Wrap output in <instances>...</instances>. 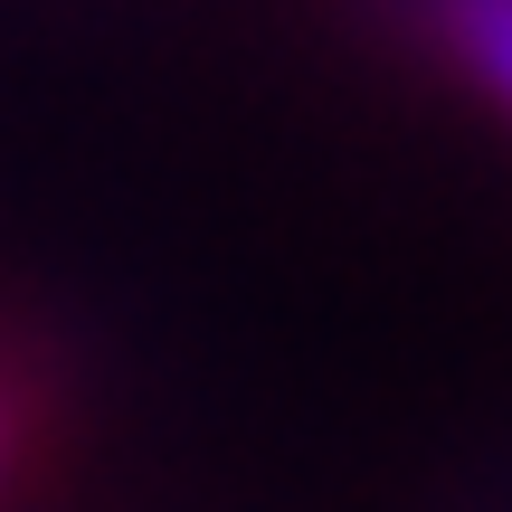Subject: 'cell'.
I'll return each instance as SVG.
<instances>
[{"label":"cell","instance_id":"obj_1","mask_svg":"<svg viewBox=\"0 0 512 512\" xmlns=\"http://www.w3.org/2000/svg\"><path fill=\"white\" fill-rule=\"evenodd\" d=\"M418 10H427V38L512 114V0H418Z\"/></svg>","mask_w":512,"mask_h":512},{"label":"cell","instance_id":"obj_2","mask_svg":"<svg viewBox=\"0 0 512 512\" xmlns=\"http://www.w3.org/2000/svg\"><path fill=\"white\" fill-rule=\"evenodd\" d=\"M19 427H29V399H19V380H0V465H10Z\"/></svg>","mask_w":512,"mask_h":512}]
</instances>
